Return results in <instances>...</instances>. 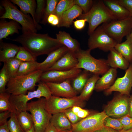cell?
Masks as SVG:
<instances>
[{
    "instance_id": "1",
    "label": "cell",
    "mask_w": 132,
    "mask_h": 132,
    "mask_svg": "<svg viewBox=\"0 0 132 132\" xmlns=\"http://www.w3.org/2000/svg\"><path fill=\"white\" fill-rule=\"evenodd\" d=\"M10 39L21 44L36 58L41 55H48L64 45L56 38L51 37L48 34L28 32Z\"/></svg>"
},
{
    "instance_id": "2",
    "label": "cell",
    "mask_w": 132,
    "mask_h": 132,
    "mask_svg": "<svg viewBox=\"0 0 132 132\" xmlns=\"http://www.w3.org/2000/svg\"><path fill=\"white\" fill-rule=\"evenodd\" d=\"M79 17L80 19H86L88 23V33L89 35L101 24L118 20L101 0L93 3L88 12L82 14Z\"/></svg>"
},
{
    "instance_id": "3",
    "label": "cell",
    "mask_w": 132,
    "mask_h": 132,
    "mask_svg": "<svg viewBox=\"0 0 132 132\" xmlns=\"http://www.w3.org/2000/svg\"><path fill=\"white\" fill-rule=\"evenodd\" d=\"M43 71L35 70L29 74L10 78L6 86V92L13 95L26 94L28 91L34 89L40 81Z\"/></svg>"
},
{
    "instance_id": "4",
    "label": "cell",
    "mask_w": 132,
    "mask_h": 132,
    "mask_svg": "<svg viewBox=\"0 0 132 132\" xmlns=\"http://www.w3.org/2000/svg\"><path fill=\"white\" fill-rule=\"evenodd\" d=\"M91 51L88 49H80L75 53L78 63L75 68L83 69L93 74L103 75L110 68L104 59H97L91 55Z\"/></svg>"
},
{
    "instance_id": "5",
    "label": "cell",
    "mask_w": 132,
    "mask_h": 132,
    "mask_svg": "<svg viewBox=\"0 0 132 132\" xmlns=\"http://www.w3.org/2000/svg\"><path fill=\"white\" fill-rule=\"evenodd\" d=\"M1 3L5 10L0 17L1 19H8L15 21L22 26V33H37V29L33 18L29 14H25L14 5L10 0H3Z\"/></svg>"
},
{
    "instance_id": "6",
    "label": "cell",
    "mask_w": 132,
    "mask_h": 132,
    "mask_svg": "<svg viewBox=\"0 0 132 132\" xmlns=\"http://www.w3.org/2000/svg\"><path fill=\"white\" fill-rule=\"evenodd\" d=\"M37 86L36 90L28 92L26 94L11 95L10 100L16 113L27 111L28 102L33 98L44 97L47 99L52 96L50 90L45 82L40 81Z\"/></svg>"
},
{
    "instance_id": "7",
    "label": "cell",
    "mask_w": 132,
    "mask_h": 132,
    "mask_svg": "<svg viewBox=\"0 0 132 132\" xmlns=\"http://www.w3.org/2000/svg\"><path fill=\"white\" fill-rule=\"evenodd\" d=\"M45 101V99L42 97L27 104V111L32 116L36 132H44L52 116L46 109Z\"/></svg>"
},
{
    "instance_id": "8",
    "label": "cell",
    "mask_w": 132,
    "mask_h": 132,
    "mask_svg": "<svg viewBox=\"0 0 132 132\" xmlns=\"http://www.w3.org/2000/svg\"><path fill=\"white\" fill-rule=\"evenodd\" d=\"M105 32L117 43L130 33L132 29V17L112 21L103 23L101 26Z\"/></svg>"
},
{
    "instance_id": "9",
    "label": "cell",
    "mask_w": 132,
    "mask_h": 132,
    "mask_svg": "<svg viewBox=\"0 0 132 132\" xmlns=\"http://www.w3.org/2000/svg\"><path fill=\"white\" fill-rule=\"evenodd\" d=\"M46 108L53 115L64 112L74 106L81 108L84 105V101L80 100L77 96L70 98L58 97L52 95L49 99H45Z\"/></svg>"
},
{
    "instance_id": "10",
    "label": "cell",
    "mask_w": 132,
    "mask_h": 132,
    "mask_svg": "<svg viewBox=\"0 0 132 132\" xmlns=\"http://www.w3.org/2000/svg\"><path fill=\"white\" fill-rule=\"evenodd\" d=\"M108 116L104 110L90 115L72 124L71 130L73 132H94L104 126V120Z\"/></svg>"
},
{
    "instance_id": "11",
    "label": "cell",
    "mask_w": 132,
    "mask_h": 132,
    "mask_svg": "<svg viewBox=\"0 0 132 132\" xmlns=\"http://www.w3.org/2000/svg\"><path fill=\"white\" fill-rule=\"evenodd\" d=\"M117 43L105 32L101 26L89 35L88 43V49L91 51L98 48L106 52L114 48Z\"/></svg>"
},
{
    "instance_id": "12",
    "label": "cell",
    "mask_w": 132,
    "mask_h": 132,
    "mask_svg": "<svg viewBox=\"0 0 132 132\" xmlns=\"http://www.w3.org/2000/svg\"><path fill=\"white\" fill-rule=\"evenodd\" d=\"M119 93L106 106L104 110L110 117L120 118L128 114L129 97Z\"/></svg>"
},
{
    "instance_id": "13",
    "label": "cell",
    "mask_w": 132,
    "mask_h": 132,
    "mask_svg": "<svg viewBox=\"0 0 132 132\" xmlns=\"http://www.w3.org/2000/svg\"><path fill=\"white\" fill-rule=\"evenodd\" d=\"M82 71L81 69L75 68L66 71L48 70L42 73L40 77V81L45 82L58 83L67 80H71Z\"/></svg>"
},
{
    "instance_id": "14",
    "label": "cell",
    "mask_w": 132,
    "mask_h": 132,
    "mask_svg": "<svg viewBox=\"0 0 132 132\" xmlns=\"http://www.w3.org/2000/svg\"><path fill=\"white\" fill-rule=\"evenodd\" d=\"M132 88V62L125 70L124 76L118 78L113 85L105 91L106 95L110 94L112 92H118L122 94L130 96Z\"/></svg>"
},
{
    "instance_id": "15",
    "label": "cell",
    "mask_w": 132,
    "mask_h": 132,
    "mask_svg": "<svg viewBox=\"0 0 132 132\" xmlns=\"http://www.w3.org/2000/svg\"><path fill=\"white\" fill-rule=\"evenodd\" d=\"M71 81L67 80L58 83H45L49 88L52 96L70 98L76 97L77 95L72 87Z\"/></svg>"
},
{
    "instance_id": "16",
    "label": "cell",
    "mask_w": 132,
    "mask_h": 132,
    "mask_svg": "<svg viewBox=\"0 0 132 132\" xmlns=\"http://www.w3.org/2000/svg\"><path fill=\"white\" fill-rule=\"evenodd\" d=\"M78 63L75 53L68 51L47 71L55 70L66 71L75 68Z\"/></svg>"
},
{
    "instance_id": "17",
    "label": "cell",
    "mask_w": 132,
    "mask_h": 132,
    "mask_svg": "<svg viewBox=\"0 0 132 132\" xmlns=\"http://www.w3.org/2000/svg\"><path fill=\"white\" fill-rule=\"evenodd\" d=\"M64 45L52 52L48 55L46 59L42 62L39 63L37 70H41L43 72L47 71L54 65L68 51Z\"/></svg>"
},
{
    "instance_id": "18",
    "label": "cell",
    "mask_w": 132,
    "mask_h": 132,
    "mask_svg": "<svg viewBox=\"0 0 132 132\" xmlns=\"http://www.w3.org/2000/svg\"><path fill=\"white\" fill-rule=\"evenodd\" d=\"M117 73V69L110 68L98 80L95 90L99 91L109 89L114 83Z\"/></svg>"
},
{
    "instance_id": "19",
    "label": "cell",
    "mask_w": 132,
    "mask_h": 132,
    "mask_svg": "<svg viewBox=\"0 0 132 132\" xmlns=\"http://www.w3.org/2000/svg\"><path fill=\"white\" fill-rule=\"evenodd\" d=\"M106 60L110 68L126 70L130 63L114 48L110 51Z\"/></svg>"
},
{
    "instance_id": "20",
    "label": "cell",
    "mask_w": 132,
    "mask_h": 132,
    "mask_svg": "<svg viewBox=\"0 0 132 132\" xmlns=\"http://www.w3.org/2000/svg\"><path fill=\"white\" fill-rule=\"evenodd\" d=\"M10 1L12 3L19 6L20 11L26 14H31L37 30L41 28V26L36 22L35 19L36 8V1L35 0H11Z\"/></svg>"
},
{
    "instance_id": "21",
    "label": "cell",
    "mask_w": 132,
    "mask_h": 132,
    "mask_svg": "<svg viewBox=\"0 0 132 132\" xmlns=\"http://www.w3.org/2000/svg\"><path fill=\"white\" fill-rule=\"evenodd\" d=\"M20 46L12 43L0 42V62L4 63L15 57Z\"/></svg>"
},
{
    "instance_id": "22",
    "label": "cell",
    "mask_w": 132,
    "mask_h": 132,
    "mask_svg": "<svg viewBox=\"0 0 132 132\" xmlns=\"http://www.w3.org/2000/svg\"><path fill=\"white\" fill-rule=\"evenodd\" d=\"M82 10L80 7L75 5L64 13L57 26L69 27L73 22L74 20L82 14Z\"/></svg>"
},
{
    "instance_id": "23",
    "label": "cell",
    "mask_w": 132,
    "mask_h": 132,
    "mask_svg": "<svg viewBox=\"0 0 132 132\" xmlns=\"http://www.w3.org/2000/svg\"><path fill=\"white\" fill-rule=\"evenodd\" d=\"M106 6L112 12L117 20L125 19L130 16L127 10L118 0H104Z\"/></svg>"
},
{
    "instance_id": "24",
    "label": "cell",
    "mask_w": 132,
    "mask_h": 132,
    "mask_svg": "<svg viewBox=\"0 0 132 132\" xmlns=\"http://www.w3.org/2000/svg\"><path fill=\"white\" fill-rule=\"evenodd\" d=\"M50 123L59 132L65 130H70L72 124L63 112L52 115Z\"/></svg>"
},
{
    "instance_id": "25",
    "label": "cell",
    "mask_w": 132,
    "mask_h": 132,
    "mask_svg": "<svg viewBox=\"0 0 132 132\" xmlns=\"http://www.w3.org/2000/svg\"><path fill=\"white\" fill-rule=\"evenodd\" d=\"M22 27L17 22L12 20L9 22L0 20V41L3 38H7L9 35L19 33V30Z\"/></svg>"
},
{
    "instance_id": "26",
    "label": "cell",
    "mask_w": 132,
    "mask_h": 132,
    "mask_svg": "<svg viewBox=\"0 0 132 132\" xmlns=\"http://www.w3.org/2000/svg\"><path fill=\"white\" fill-rule=\"evenodd\" d=\"M56 39L62 44L66 47L69 51L75 53L80 48L78 41L73 39L68 33L60 31L56 34Z\"/></svg>"
},
{
    "instance_id": "27",
    "label": "cell",
    "mask_w": 132,
    "mask_h": 132,
    "mask_svg": "<svg viewBox=\"0 0 132 132\" xmlns=\"http://www.w3.org/2000/svg\"><path fill=\"white\" fill-rule=\"evenodd\" d=\"M99 75L93 74L89 78L79 95L77 96L81 100L84 101L90 97L95 90L96 82L99 78Z\"/></svg>"
},
{
    "instance_id": "28",
    "label": "cell",
    "mask_w": 132,
    "mask_h": 132,
    "mask_svg": "<svg viewBox=\"0 0 132 132\" xmlns=\"http://www.w3.org/2000/svg\"><path fill=\"white\" fill-rule=\"evenodd\" d=\"M90 73L84 70L71 81L72 87L77 95L81 93L89 78Z\"/></svg>"
},
{
    "instance_id": "29",
    "label": "cell",
    "mask_w": 132,
    "mask_h": 132,
    "mask_svg": "<svg viewBox=\"0 0 132 132\" xmlns=\"http://www.w3.org/2000/svg\"><path fill=\"white\" fill-rule=\"evenodd\" d=\"M114 48L130 63L132 62V41L126 39L124 42L117 43Z\"/></svg>"
},
{
    "instance_id": "30",
    "label": "cell",
    "mask_w": 132,
    "mask_h": 132,
    "mask_svg": "<svg viewBox=\"0 0 132 132\" xmlns=\"http://www.w3.org/2000/svg\"><path fill=\"white\" fill-rule=\"evenodd\" d=\"M16 114L18 121L24 132H26L31 129L33 126L31 114L27 111H24L16 113Z\"/></svg>"
},
{
    "instance_id": "31",
    "label": "cell",
    "mask_w": 132,
    "mask_h": 132,
    "mask_svg": "<svg viewBox=\"0 0 132 132\" xmlns=\"http://www.w3.org/2000/svg\"><path fill=\"white\" fill-rule=\"evenodd\" d=\"M75 5L74 0H61L59 1L56 7L55 14L59 19V23L64 13Z\"/></svg>"
},
{
    "instance_id": "32",
    "label": "cell",
    "mask_w": 132,
    "mask_h": 132,
    "mask_svg": "<svg viewBox=\"0 0 132 132\" xmlns=\"http://www.w3.org/2000/svg\"><path fill=\"white\" fill-rule=\"evenodd\" d=\"M39 64V63L36 61L22 62L18 71L17 76L26 75L37 70Z\"/></svg>"
},
{
    "instance_id": "33",
    "label": "cell",
    "mask_w": 132,
    "mask_h": 132,
    "mask_svg": "<svg viewBox=\"0 0 132 132\" xmlns=\"http://www.w3.org/2000/svg\"><path fill=\"white\" fill-rule=\"evenodd\" d=\"M22 62L15 57L8 60L5 63L10 78L17 76L18 71Z\"/></svg>"
},
{
    "instance_id": "34",
    "label": "cell",
    "mask_w": 132,
    "mask_h": 132,
    "mask_svg": "<svg viewBox=\"0 0 132 132\" xmlns=\"http://www.w3.org/2000/svg\"><path fill=\"white\" fill-rule=\"evenodd\" d=\"M58 0H47L46 6L43 18L40 23L45 24L47 22L49 16L51 14H55V11L57 5L59 1Z\"/></svg>"
},
{
    "instance_id": "35",
    "label": "cell",
    "mask_w": 132,
    "mask_h": 132,
    "mask_svg": "<svg viewBox=\"0 0 132 132\" xmlns=\"http://www.w3.org/2000/svg\"><path fill=\"white\" fill-rule=\"evenodd\" d=\"M11 94L6 92L0 93V112L15 111L10 103V99Z\"/></svg>"
},
{
    "instance_id": "36",
    "label": "cell",
    "mask_w": 132,
    "mask_h": 132,
    "mask_svg": "<svg viewBox=\"0 0 132 132\" xmlns=\"http://www.w3.org/2000/svg\"><path fill=\"white\" fill-rule=\"evenodd\" d=\"M7 124L10 132H24L18 121L15 111L11 112Z\"/></svg>"
},
{
    "instance_id": "37",
    "label": "cell",
    "mask_w": 132,
    "mask_h": 132,
    "mask_svg": "<svg viewBox=\"0 0 132 132\" xmlns=\"http://www.w3.org/2000/svg\"><path fill=\"white\" fill-rule=\"evenodd\" d=\"M10 78L5 63L0 71V93L6 92V86Z\"/></svg>"
},
{
    "instance_id": "38",
    "label": "cell",
    "mask_w": 132,
    "mask_h": 132,
    "mask_svg": "<svg viewBox=\"0 0 132 132\" xmlns=\"http://www.w3.org/2000/svg\"><path fill=\"white\" fill-rule=\"evenodd\" d=\"M15 58L22 62H34L36 60V57L22 46H20Z\"/></svg>"
},
{
    "instance_id": "39",
    "label": "cell",
    "mask_w": 132,
    "mask_h": 132,
    "mask_svg": "<svg viewBox=\"0 0 132 132\" xmlns=\"http://www.w3.org/2000/svg\"><path fill=\"white\" fill-rule=\"evenodd\" d=\"M37 7L35 14V19L38 24L42 20L46 8V1L44 0H37Z\"/></svg>"
},
{
    "instance_id": "40",
    "label": "cell",
    "mask_w": 132,
    "mask_h": 132,
    "mask_svg": "<svg viewBox=\"0 0 132 132\" xmlns=\"http://www.w3.org/2000/svg\"><path fill=\"white\" fill-rule=\"evenodd\" d=\"M104 124V126L117 131H121L123 129L122 124L118 118L108 116L105 119Z\"/></svg>"
},
{
    "instance_id": "41",
    "label": "cell",
    "mask_w": 132,
    "mask_h": 132,
    "mask_svg": "<svg viewBox=\"0 0 132 132\" xmlns=\"http://www.w3.org/2000/svg\"><path fill=\"white\" fill-rule=\"evenodd\" d=\"M75 5L80 7L84 12H88L92 8L93 1L91 0H74Z\"/></svg>"
},
{
    "instance_id": "42",
    "label": "cell",
    "mask_w": 132,
    "mask_h": 132,
    "mask_svg": "<svg viewBox=\"0 0 132 132\" xmlns=\"http://www.w3.org/2000/svg\"><path fill=\"white\" fill-rule=\"evenodd\" d=\"M71 109L78 117L82 119L90 115V112L89 111L83 109L81 107L79 106H73L71 108Z\"/></svg>"
},
{
    "instance_id": "43",
    "label": "cell",
    "mask_w": 132,
    "mask_h": 132,
    "mask_svg": "<svg viewBox=\"0 0 132 132\" xmlns=\"http://www.w3.org/2000/svg\"><path fill=\"white\" fill-rule=\"evenodd\" d=\"M118 119L122 124V130L132 129V118L128 114Z\"/></svg>"
},
{
    "instance_id": "44",
    "label": "cell",
    "mask_w": 132,
    "mask_h": 132,
    "mask_svg": "<svg viewBox=\"0 0 132 132\" xmlns=\"http://www.w3.org/2000/svg\"><path fill=\"white\" fill-rule=\"evenodd\" d=\"M63 112L72 124H76L82 119L78 117L73 111L71 108L65 110Z\"/></svg>"
},
{
    "instance_id": "45",
    "label": "cell",
    "mask_w": 132,
    "mask_h": 132,
    "mask_svg": "<svg viewBox=\"0 0 132 132\" xmlns=\"http://www.w3.org/2000/svg\"><path fill=\"white\" fill-rule=\"evenodd\" d=\"M11 112L10 111H6L0 112V126L7 122V119L10 117Z\"/></svg>"
},
{
    "instance_id": "46",
    "label": "cell",
    "mask_w": 132,
    "mask_h": 132,
    "mask_svg": "<svg viewBox=\"0 0 132 132\" xmlns=\"http://www.w3.org/2000/svg\"><path fill=\"white\" fill-rule=\"evenodd\" d=\"M127 10L132 17V0H118Z\"/></svg>"
},
{
    "instance_id": "47",
    "label": "cell",
    "mask_w": 132,
    "mask_h": 132,
    "mask_svg": "<svg viewBox=\"0 0 132 132\" xmlns=\"http://www.w3.org/2000/svg\"><path fill=\"white\" fill-rule=\"evenodd\" d=\"M87 22L86 19H81L73 21L74 26L75 28L78 30H81L83 29L85 26L86 22Z\"/></svg>"
},
{
    "instance_id": "48",
    "label": "cell",
    "mask_w": 132,
    "mask_h": 132,
    "mask_svg": "<svg viewBox=\"0 0 132 132\" xmlns=\"http://www.w3.org/2000/svg\"><path fill=\"white\" fill-rule=\"evenodd\" d=\"M47 22L53 26H57L58 25L59 21L57 16L55 14H51L48 17Z\"/></svg>"
},
{
    "instance_id": "49",
    "label": "cell",
    "mask_w": 132,
    "mask_h": 132,
    "mask_svg": "<svg viewBox=\"0 0 132 132\" xmlns=\"http://www.w3.org/2000/svg\"><path fill=\"white\" fill-rule=\"evenodd\" d=\"M121 131H117L110 127L104 126L102 128L94 132H120Z\"/></svg>"
},
{
    "instance_id": "50",
    "label": "cell",
    "mask_w": 132,
    "mask_h": 132,
    "mask_svg": "<svg viewBox=\"0 0 132 132\" xmlns=\"http://www.w3.org/2000/svg\"><path fill=\"white\" fill-rule=\"evenodd\" d=\"M128 114L132 118V95L129 97Z\"/></svg>"
},
{
    "instance_id": "51",
    "label": "cell",
    "mask_w": 132,
    "mask_h": 132,
    "mask_svg": "<svg viewBox=\"0 0 132 132\" xmlns=\"http://www.w3.org/2000/svg\"><path fill=\"white\" fill-rule=\"evenodd\" d=\"M44 132H59L50 123Z\"/></svg>"
},
{
    "instance_id": "52",
    "label": "cell",
    "mask_w": 132,
    "mask_h": 132,
    "mask_svg": "<svg viewBox=\"0 0 132 132\" xmlns=\"http://www.w3.org/2000/svg\"><path fill=\"white\" fill-rule=\"evenodd\" d=\"M0 132H10L8 126L7 122L0 126Z\"/></svg>"
},
{
    "instance_id": "53",
    "label": "cell",
    "mask_w": 132,
    "mask_h": 132,
    "mask_svg": "<svg viewBox=\"0 0 132 132\" xmlns=\"http://www.w3.org/2000/svg\"><path fill=\"white\" fill-rule=\"evenodd\" d=\"M126 39H129L132 41V29L129 34L126 36Z\"/></svg>"
},
{
    "instance_id": "54",
    "label": "cell",
    "mask_w": 132,
    "mask_h": 132,
    "mask_svg": "<svg viewBox=\"0 0 132 132\" xmlns=\"http://www.w3.org/2000/svg\"><path fill=\"white\" fill-rule=\"evenodd\" d=\"M120 132H132V129L125 130H122Z\"/></svg>"
},
{
    "instance_id": "55",
    "label": "cell",
    "mask_w": 132,
    "mask_h": 132,
    "mask_svg": "<svg viewBox=\"0 0 132 132\" xmlns=\"http://www.w3.org/2000/svg\"><path fill=\"white\" fill-rule=\"evenodd\" d=\"M26 132H36L34 130L33 126L30 130Z\"/></svg>"
},
{
    "instance_id": "56",
    "label": "cell",
    "mask_w": 132,
    "mask_h": 132,
    "mask_svg": "<svg viewBox=\"0 0 132 132\" xmlns=\"http://www.w3.org/2000/svg\"><path fill=\"white\" fill-rule=\"evenodd\" d=\"M59 132H73L70 130H65L64 131H61Z\"/></svg>"
},
{
    "instance_id": "57",
    "label": "cell",
    "mask_w": 132,
    "mask_h": 132,
    "mask_svg": "<svg viewBox=\"0 0 132 132\" xmlns=\"http://www.w3.org/2000/svg\"></svg>"
}]
</instances>
